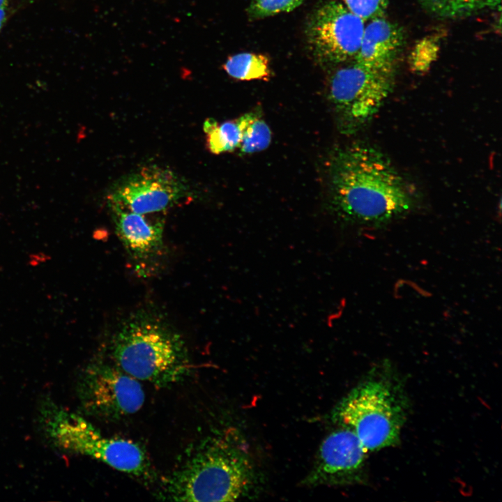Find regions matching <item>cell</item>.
I'll return each instance as SVG.
<instances>
[{
	"mask_svg": "<svg viewBox=\"0 0 502 502\" xmlns=\"http://www.w3.org/2000/svg\"><path fill=\"white\" fill-rule=\"evenodd\" d=\"M330 208L349 225L380 227L414 206L411 190L388 157L365 143L343 146L328 166Z\"/></svg>",
	"mask_w": 502,
	"mask_h": 502,
	"instance_id": "1",
	"label": "cell"
},
{
	"mask_svg": "<svg viewBox=\"0 0 502 502\" xmlns=\"http://www.w3.org/2000/svg\"><path fill=\"white\" fill-rule=\"evenodd\" d=\"M248 452L227 437L205 442L166 480L162 496L174 501H234L256 485Z\"/></svg>",
	"mask_w": 502,
	"mask_h": 502,
	"instance_id": "2",
	"label": "cell"
},
{
	"mask_svg": "<svg viewBox=\"0 0 502 502\" xmlns=\"http://www.w3.org/2000/svg\"><path fill=\"white\" fill-rule=\"evenodd\" d=\"M112 362L139 381L156 386L178 382L190 373L186 347L180 335L160 318L137 312L112 337Z\"/></svg>",
	"mask_w": 502,
	"mask_h": 502,
	"instance_id": "3",
	"label": "cell"
},
{
	"mask_svg": "<svg viewBox=\"0 0 502 502\" xmlns=\"http://www.w3.org/2000/svg\"><path fill=\"white\" fill-rule=\"evenodd\" d=\"M396 385L384 377L365 380L336 406L333 421L353 431L367 451L395 446L407 409L403 393Z\"/></svg>",
	"mask_w": 502,
	"mask_h": 502,
	"instance_id": "4",
	"label": "cell"
},
{
	"mask_svg": "<svg viewBox=\"0 0 502 502\" xmlns=\"http://www.w3.org/2000/svg\"><path fill=\"white\" fill-rule=\"evenodd\" d=\"M395 72L356 61L336 69L328 84V96L341 132L353 134L368 124L390 95Z\"/></svg>",
	"mask_w": 502,
	"mask_h": 502,
	"instance_id": "5",
	"label": "cell"
},
{
	"mask_svg": "<svg viewBox=\"0 0 502 502\" xmlns=\"http://www.w3.org/2000/svg\"><path fill=\"white\" fill-rule=\"evenodd\" d=\"M78 391L87 413L109 420L136 413L145 398L139 380L114 363L97 362L90 365L80 379Z\"/></svg>",
	"mask_w": 502,
	"mask_h": 502,
	"instance_id": "6",
	"label": "cell"
},
{
	"mask_svg": "<svg viewBox=\"0 0 502 502\" xmlns=\"http://www.w3.org/2000/svg\"><path fill=\"white\" fill-rule=\"evenodd\" d=\"M365 22L339 1L330 0L319 6L306 26L307 42L315 59L324 65L335 66L354 59Z\"/></svg>",
	"mask_w": 502,
	"mask_h": 502,
	"instance_id": "7",
	"label": "cell"
},
{
	"mask_svg": "<svg viewBox=\"0 0 502 502\" xmlns=\"http://www.w3.org/2000/svg\"><path fill=\"white\" fill-rule=\"evenodd\" d=\"M367 449L347 427L321 442L313 466L302 482L310 487L346 485L362 480Z\"/></svg>",
	"mask_w": 502,
	"mask_h": 502,
	"instance_id": "8",
	"label": "cell"
},
{
	"mask_svg": "<svg viewBox=\"0 0 502 502\" xmlns=\"http://www.w3.org/2000/svg\"><path fill=\"white\" fill-rule=\"evenodd\" d=\"M185 188L171 170L146 167L123 180L111 192L108 201L139 214L162 212L185 195Z\"/></svg>",
	"mask_w": 502,
	"mask_h": 502,
	"instance_id": "9",
	"label": "cell"
},
{
	"mask_svg": "<svg viewBox=\"0 0 502 502\" xmlns=\"http://www.w3.org/2000/svg\"><path fill=\"white\" fill-rule=\"evenodd\" d=\"M66 450L89 455L120 471L145 475L149 462L136 443L102 435L85 420L76 416L68 432Z\"/></svg>",
	"mask_w": 502,
	"mask_h": 502,
	"instance_id": "10",
	"label": "cell"
},
{
	"mask_svg": "<svg viewBox=\"0 0 502 502\" xmlns=\"http://www.w3.org/2000/svg\"><path fill=\"white\" fill-rule=\"evenodd\" d=\"M109 201L116 235L128 254L139 264L161 254L164 220L150 219L149 214H139Z\"/></svg>",
	"mask_w": 502,
	"mask_h": 502,
	"instance_id": "11",
	"label": "cell"
},
{
	"mask_svg": "<svg viewBox=\"0 0 502 502\" xmlns=\"http://www.w3.org/2000/svg\"><path fill=\"white\" fill-rule=\"evenodd\" d=\"M368 22L354 61L373 69L395 72L404 41L402 29L384 15Z\"/></svg>",
	"mask_w": 502,
	"mask_h": 502,
	"instance_id": "12",
	"label": "cell"
},
{
	"mask_svg": "<svg viewBox=\"0 0 502 502\" xmlns=\"http://www.w3.org/2000/svg\"><path fill=\"white\" fill-rule=\"evenodd\" d=\"M431 15L444 19L470 16L486 10L496 9L501 0H418Z\"/></svg>",
	"mask_w": 502,
	"mask_h": 502,
	"instance_id": "13",
	"label": "cell"
},
{
	"mask_svg": "<svg viewBox=\"0 0 502 502\" xmlns=\"http://www.w3.org/2000/svg\"><path fill=\"white\" fill-rule=\"evenodd\" d=\"M223 67L230 77L238 80L267 81L271 74L268 57L253 52L234 54L228 58Z\"/></svg>",
	"mask_w": 502,
	"mask_h": 502,
	"instance_id": "14",
	"label": "cell"
},
{
	"mask_svg": "<svg viewBox=\"0 0 502 502\" xmlns=\"http://www.w3.org/2000/svg\"><path fill=\"white\" fill-rule=\"evenodd\" d=\"M208 149L213 154L233 151L238 149L241 132L238 119L218 123L208 119L204 123Z\"/></svg>",
	"mask_w": 502,
	"mask_h": 502,
	"instance_id": "15",
	"label": "cell"
},
{
	"mask_svg": "<svg viewBox=\"0 0 502 502\" xmlns=\"http://www.w3.org/2000/svg\"><path fill=\"white\" fill-rule=\"evenodd\" d=\"M241 139L238 149L250 154L268 148L271 142V131L267 123L254 112H248L238 119Z\"/></svg>",
	"mask_w": 502,
	"mask_h": 502,
	"instance_id": "16",
	"label": "cell"
},
{
	"mask_svg": "<svg viewBox=\"0 0 502 502\" xmlns=\"http://www.w3.org/2000/svg\"><path fill=\"white\" fill-rule=\"evenodd\" d=\"M305 0H251L248 8L249 17L253 20L262 19L282 13L291 12Z\"/></svg>",
	"mask_w": 502,
	"mask_h": 502,
	"instance_id": "17",
	"label": "cell"
},
{
	"mask_svg": "<svg viewBox=\"0 0 502 502\" xmlns=\"http://www.w3.org/2000/svg\"><path fill=\"white\" fill-rule=\"evenodd\" d=\"M343 4L365 22L385 15L390 0H342Z\"/></svg>",
	"mask_w": 502,
	"mask_h": 502,
	"instance_id": "18",
	"label": "cell"
},
{
	"mask_svg": "<svg viewBox=\"0 0 502 502\" xmlns=\"http://www.w3.org/2000/svg\"><path fill=\"white\" fill-rule=\"evenodd\" d=\"M6 19V8H0V30L3 27Z\"/></svg>",
	"mask_w": 502,
	"mask_h": 502,
	"instance_id": "19",
	"label": "cell"
},
{
	"mask_svg": "<svg viewBox=\"0 0 502 502\" xmlns=\"http://www.w3.org/2000/svg\"><path fill=\"white\" fill-rule=\"evenodd\" d=\"M8 6V0H0V8H6Z\"/></svg>",
	"mask_w": 502,
	"mask_h": 502,
	"instance_id": "20",
	"label": "cell"
}]
</instances>
